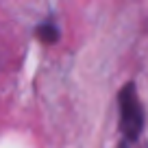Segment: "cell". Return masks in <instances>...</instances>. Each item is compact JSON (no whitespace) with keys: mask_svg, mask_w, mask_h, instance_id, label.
<instances>
[{"mask_svg":"<svg viewBox=\"0 0 148 148\" xmlns=\"http://www.w3.org/2000/svg\"><path fill=\"white\" fill-rule=\"evenodd\" d=\"M118 105H120V129H122V133H124V137L129 142H135L144 131V109H142V102H139V96L135 92L133 83L124 85L120 89Z\"/></svg>","mask_w":148,"mask_h":148,"instance_id":"cell-1","label":"cell"},{"mask_svg":"<svg viewBox=\"0 0 148 148\" xmlns=\"http://www.w3.org/2000/svg\"><path fill=\"white\" fill-rule=\"evenodd\" d=\"M35 33H37V37H39L44 44H55L57 39H59V31H57V24H52V22L39 24Z\"/></svg>","mask_w":148,"mask_h":148,"instance_id":"cell-2","label":"cell"},{"mask_svg":"<svg viewBox=\"0 0 148 148\" xmlns=\"http://www.w3.org/2000/svg\"><path fill=\"white\" fill-rule=\"evenodd\" d=\"M120 148H129V146H126V144H120Z\"/></svg>","mask_w":148,"mask_h":148,"instance_id":"cell-3","label":"cell"}]
</instances>
